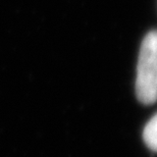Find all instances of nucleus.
<instances>
[{
  "label": "nucleus",
  "mask_w": 157,
  "mask_h": 157,
  "mask_svg": "<svg viewBox=\"0 0 157 157\" xmlns=\"http://www.w3.org/2000/svg\"><path fill=\"white\" fill-rule=\"evenodd\" d=\"M157 127V117L154 114L152 118L147 122V124L144 128L143 131V140L148 148L153 151H156L157 148V137H156V130Z\"/></svg>",
  "instance_id": "nucleus-2"
},
{
  "label": "nucleus",
  "mask_w": 157,
  "mask_h": 157,
  "mask_svg": "<svg viewBox=\"0 0 157 157\" xmlns=\"http://www.w3.org/2000/svg\"><path fill=\"white\" fill-rule=\"evenodd\" d=\"M156 33L151 31L144 37L137 65L136 95L145 105H151L156 99Z\"/></svg>",
  "instance_id": "nucleus-1"
}]
</instances>
